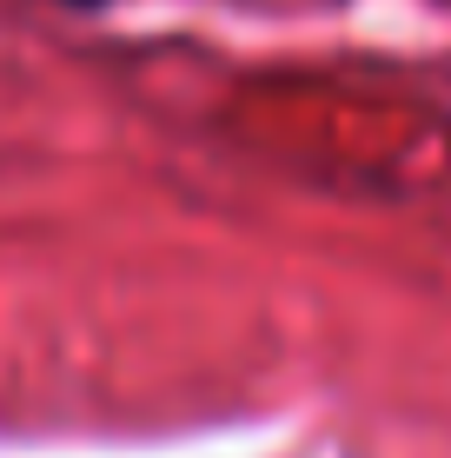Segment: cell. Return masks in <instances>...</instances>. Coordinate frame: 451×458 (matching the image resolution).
<instances>
[{"label": "cell", "mask_w": 451, "mask_h": 458, "mask_svg": "<svg viewBox=\"0 0 451 458\" xmlns=\"http://www.w3.org/2000/svg\"><path fill=\"white\" fill-rule=\"evenodd\" d=\"M73 7H100V0H73Z\"/></svg>", "instance_id": "6da1fadb"}]
</instances>
